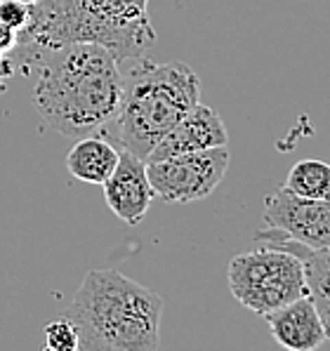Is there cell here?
Returning a JSON list of instances; mask_svg holds the SVG:
<instances>
[{
	"mask_svg": "<svg viewBox=\"0 0 330 351\" xmlns=\"http://www.w3.org/2000/svg\"><path fill=\"white\" fill-rule=\"evenodd\" d=\"M17 69L36 66L34 106L64 137H85L116 121L123 93L121 62L97 43H69L55 50H14Z\"/></svg>",
	"mask_w": 330,
	"mask_h": 351,
	"instance_id": "6da1fadb",
	"label": "cell"
},
{
	"mask_svg": "<svg viewBox=\"0 0 330 351\" xmlns=\"http://www.w3.org/2000/svg\"><path fill=\"white\" fill-rule=\"evenodd\" d=\"M64 316L78 330L83 351H154L163 297L116 269H92Z\"/></svg>",
	"mask_w": 330,
	"mask_h": 351,
	"instance_id": "7a4b0ae2",
	"label": "cell"
},
{
	"mask_svg": "<svg viewBox=\"0 0 330 351\" xmlns=\"http://www.w3.org/2000/svg\"><path fill=\"white\" fill-rule=\"evenodd\" d=\"M17 50H55L69 43H97L118 62L142 57L154 45L149 0H36Z\"/></svg>",
	"mask_w": 330,
	"mask_h": 351,
	"instance_id": "3957f363",
	"label": "cell"
},
{
	"mask_svg": "<svg viewBox=\"0 0 330 351\" xmlns=\"http://www.w3.org/2000/svg\"><path fill=\"white\" fill-rule=\"evenodd\" d=\"M121 106L116 113L118 137L130 154L149 158L156 144L201 101V78L184 62L126 59Z\"/></svg>",
	"mask_w": 330,
	"mask_h": 351,
	"instance_id": "277c9868",
	"label": "cell"
},
{
	"mask_svg": "<svg viewBox=\"0 0 330 351\" xmlns=\"http://www.w3.org/2000/svg\"><path fill=\"white\" fill-rule=\"evenodd\" d=\"M226 278L234 300L257 316L309 295L305 262L285 247L259 245L252 252L231 257Z\"/></svg>",
	"mask_w": 330,
	"mask_h": 351,
	"instance_id": "5b68a950",
	"label": "cell"
},
{
	"mask_svg": "<svg viewBox=\"0 0 330 351\" xmlns=\"http://www.w3.org/2000/svg\"><path fill=\"white\" fill-rule=\"evenodd\" d=\"M226 167H229V149L217 147L147 160V175L161 201L184 205L210 196L224 180Z\"/></svg>",
	"mask_w": 330,
	"mask_h": 351,
	"instance_id": "8992f818",
	"label": "cell"
},
{
	"mask_svg": "<svg viewBox=\"0 0 330 351\" xmlns=\"http://www.w3.org/2000/svg\"><path fill=\"white\" fill-rule=\"evenodd\" d=\"M264 222L309 250L330 247V198L295 196L281 186L264 201Z\"/></svg>",
	"mask_w": 330,
	"mask_h": 351,
	"instance_id": "52a82bcc",
	"label": "cell"
},
{
	"mask_svg": "<svg viewBox=\"0 0 330 351\" xmlns=\"http://www.w3.org/2000/svg\"><path fill=\"white\" fill-rule=\"evenodd\" d=\"M102 189H104V201L111 213L130 226H137L147 217L151 201L156 196L147 175V160L130 151H121L116 170L111 172Z\"/></svg>",
	"mask_w": 330,
	"mask_h": 351,
	"instance_id": "ba28073f",
	"label": "cell"
},
{
	"mask_svg": "<svg viewBox=\"0 0 330 351\" xmlns=\"http://www.w3.org/2000/svg\"><path fill=\"white\" fill-rule=\"evenodd\" d=\"M226 144H229V134H226V128H224V123H222L220 113L198 101V104L156 144L147 160H161V158H170V156H180V154L217 149V147H226Z\"/></svg>",
	"mask_w": 330,
	"mask_h": 351,
	"instance_id": "9c48e42d",
	"label": "cell"
},
{
	"mask_svg": "<svg viewBox=\"0 0 330 351\" xmlns=\"http://www.w3.org/2000/svg\"><path fill=\"white\" fill-rule=\"evenodd\" d=\"M264 318L269 323L272 337L288 351H316L328 339L323 318L309 295L297 297Z\"/></svg>",
	"mask_w": 330,
	"mask_h": 351,
	"instance_id": "30bf717a",
	"label": "cell"
},
{
	"mask_svg": "<svg viewBox=\"0 0 330 351\" xmlns=\"http://www.w3.org/2000/svg\"><path fill=\"white\" fill-rule=\"evenodd\" d=\"M257 245H274V247H285V250L295 252L305 262V274H307V285H309V297L316 304L318 314L323 318L328 339H330V247L326 250H309V247L300 245V243L285 239L279 231L264 229L255 234Z\"/></svg>",
	"mask_w": 330,
	"mask_h": 351,
	"instance_id": "8fae6325",
	"label": "cell"
},
{
	"mask_svg": "<svg viewBox=\"0 0 330 351\" xmlns=\"http://www.w3.org/2000/svg\"><path fill=\"white\" fill-rule=\"evenodd\" d=\"M118 156L121 151H116L111 142L95 137V134H85V137H78V142L69 151L67 170L85 184L102 186L116 170Z\"/></svg>",
	"mask_w": 330,
	"mask_h": 351,
	"instance_id": "7c38bea8",
	"label": "cell"
},
{
	"mask_svg": "<svg viewBox=\"0 0 330 351\" xmlns=\"http://www.w3.org/2000/svg\"><path fill=\"white\" fill-rule=\"evenodd\" d=\"M288 191L305 198H330V163L316 158L297 160L290 167L285 184Z\"/></svg>",
	"mask_w": 330,
	"mask_h": 351,
	"instance_id": "4fadbf2b",
	"label": "cell"
},
{
	"mask_svg": "<svg viewBox=\"0 0 330 351\" xmlns=\"http://www.w3.org/2000/svg\"><path fill=\"white\" fill-rule=\"evenodd\" d=\"M43 332H45V349L50 351H78L80 347L78 330L67 316L47 323Z\"/></svg>",
	"mask_w": 330,
	"mask_h": 351,
	"instance_id": "5bb4252c",
	"label": "cell"
},
{
	"mask_svg": "<svg viewBox=\"0 0 330 351\" xmlns=\"http://www.w3.org/2000/svg\"><path fill=\"white\" fill-rule=\"evenodd\" d=\"M29 5L31 3H24V0H0V21L19 34V31L29 24V17H31Z\"/></svg>",
	"mask_w": 330,
	"mask_h": 351,
	"instance_id": "9a60e30c",
	"label": "cell"
},
{
	"mask_svg": "<svg viewBox=\"0 0 330 351\" xmlns=\"http://www.w3.org/2000/svg\"><path fill=\"white\" fill-rule=\"evenodd\" d=\"M17 45H19V34L0 21V52L3 55H12L17 50Z\"/></svg>",
	"mask_w": 330,
	"mask_h": 351,
	"instance_id": "2e32d148",
	"label": "cell"
},
{
	"mask_svg": "<svg viewBox=\"0 0 330 351\" xmlns=\"http://www.w3.org/2000/svg\"><path fill=\"white\" fill-rule=\"evenodd\" d=\"M14 73H17V64H14V59L0 52V95L8 90V80L12 78Z\"/></svg>",
	"mask_w": 330,
	"mask_h": 351,
	"instance_id": "e0dca14e",
	"label": "cell"
},
{
	"mask_svg": "<svg viewBox=\"0 0 330 351\" xmlns=\"http://www.w3.org/2000/svg\"><path fill=\"white\" fill-rule=\"evenodd\" d=\"M24 3H36V0H24Z\"/></svg>",
	"mask_w": 330,
	"mask_h": 351,
	"instance_id": "ac0fdd59",
	"label": "cell"
}]
</instances>
